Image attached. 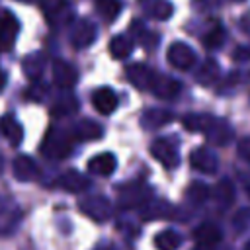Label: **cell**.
<instances>
[{"label": "cell", "instance_id": "1", "mask_svg": "<svg viewBox=\"0 0 250 250\" xmlns=\"http://www.w3.org/2000/svg\"><path fill=\"white\" fill-rule=\"evenodd\" d=\"M184 127L188 131H205L207 139L215 145H227L232 137V131L227 121H217L207 115H188L184 119Z\"/></svg>", "mask_w": 250, "mask_h": 250}, {"label": "cell", "instance_id": "2", "mask_svg": "<svg viewBox=\"0 0 250 250\" xmlns=\"http://www.w3.org/2000/svg\"><path fill=\"white\" fill-rule=\"evenodd\" d=\"M21 217L23 213L16 199L6 193H0V236L14 234L21 223Z\"/></svg>", "mask_w": 250, "mask_h": 250}, {"label": "cell", "instance_id": "3", "mask_svg": "<svg viewBox=\"0 0 250 250\" xmlns=\"http://www.w3.org/2000/svg\"><path fill=\"white\" fill-rule=\"evenodd\" d=\"M74 137L62 133V131H51L47 137H45V143L41 146L43 154L49 156V158H64L70 150H72V141Z\"/></svg>", "mask_w": 250, "mask_h": 250}, {"label": "cell", "instance_id": "4", "mask_svg": "<svg viewBox=\"0 0 250 250\" xmlns=\"http://www.w3.org/2000/svg\"><path fill=\"white\" fill-rule=\"evenodd\" d=\"M80 211L86 217H90L98 223H104L111 217V203L104 195H90L80 201Z\"/></svg>", "mask_w": 250, "mask_h": 250}, {"label": "cell", "instance_id": "5", "mask_svg": "<svg viewBox=\"0 0 250 250\" xmlns=\"http://www.w3.org/2000/svg\"><path fill=\"white\" fill-rule=\"evenodd\" d=\"M150 154L164 166V168H176L180 162L178 156V145L172 139H156L150 145Z\"/></svg>", "mask_w": 250, "mask_h": 250}, {"label": "cell", "instance_id": "6", "mask_svg": "<svg viewBox=\"0 0 250 250\" xmlns=\"http://www.w3.org/2000/svg\"><path fill=\"white\" fill-rule=\"evenodd\" d=\"M150 199V189L143 184H133V186H125L119 193V205L125 209H133V207H141Z\"/></svg>", "mask_w": 250, "mask_h": 250}, {"label": "cell", "instance_id": "7", "mask_svg": "<svg viewBox=\"0 0 250 250\" xmlns=\"http://www.w3.org/2000/svg\"><path fill=\"white\" fill-rule=\"evenodd\" d=\"M20 31L16 16L8 10H0V49H12Z\"/></svg>", "mask_w": 250, "mask_h": 250}, {"label": "cell", "instance_id": "8", "mask_svg": "<svg viewBox=\"0 0 250 250\" xmlns=\"http://www.w3.org/2000/svg\"><path fill=\"white\" fill-rule=\"evenodd\" d=\"M166 57H168L170 64L176 66L178 70H188V68H191L193 62H195V53H193L188 45H184V43H174V45H170Z\"/></svg>", "mask_w": 250, "mask_h": 250}, {"label": "cell", "instance_id": "9", "mask_svg": "<svg viewBox=\"0 0 250 250\" xmlns=\"http://www.w3.org/2000/svg\"><path fill=\"white\" fill-rule=\"evenodd\" d=\"M12 172H14V178L20 182H33L39 176V166L31 156L20 154L12 162Z\"/></svg>", "mask_w": 250, "mask_h": 250}, {"label": "cell", "instance_id": "10", "mask_svg": "<svg viewBox=\"0 0 250 250\" xmlns=\"http://www.w3.org/2000/svg\"><path fill=\"white\" fill-rule=\"evenodd\" d=\"M76 80H78V72L70 62H64V61H55L53 62V82L59 88L68 90L76 84Z\"/></svg>", "mask_w": 250, "mask_h": 250}, {"label": "cell", "instance_id": "11", "mask_svg": "<svg viewBox=\"0 0 250 250\" xmlns=\"http://www.w3.org/2000/svg\"><path fill=\"white\" fill-rule=\"evenodd\" d=\"M127 74H129V80L139 88V90H154V84H156V74L145 66V64H133L127 68Z\"/></svg>", "mask_w": 250, "mask_h": 250}, {"label": "cell", "instance_id": "12", "mask_svg": "<svg viewBox=\"0 0 250 250\" xmlns=\"http://www.w3.org/2000/svg\"><path fill=\"white\" fill-rule=\"evenodd\" d=\"M119 100L115 96V92L111 88H98L92 94V105L102 113V115H109L115 111Z\"/></svg>", "mask_w": 250, "mask_h": 250}, {"label": "cell", "instance_id": "13", "mask_svg": "<svg viewBox=\"0 0 250 250\" xmlns=\"http://www.w3.org/2000/svg\"><path fill=\"white\" fill-rule=\"evenodd\" d=\"M57 184H59V188H62V189H66L70 193H80V191H84V189L90 188V180L84 174L76 172V170H66L57 180Z\"/></svg>", "mask_w": 250, "mask_h": 250}, {"label": "cell", "instance_id": "14", "mask_svg": "<svg viewBox=\"0 0 250 250\" xmlns=\"http://www.w3.org/2000/svg\"><path fill=\"white\" fill-rule=\"evenodd\" d=\"M189 162H191V166L195 170L205 172V174H215L217 172V166H219L217 156L213 152H209L207 148H195L191 152V156H189Z\"/></svg>", "mask_w": 250, "mask_h": 250}, {"label": "cell", "instance_id": "15", "mask_svg": "<svg viewBox=\"0 0 250 250\" xmlns=\"http://www.w3.org/2000/svg\"><path fill=\"white\" fill-rule=\"evenodd\" d=\"M96 39V25L88 20H80L74 29H72V35H70V41L74 47H86L90 45L92 41Z\"/></svg>", "mask_w": 250, "mask_h": 250}, {"label": "cell", "instance_id": "16", "mask_svg": "<svg viewBox=\"0 0 250 250\" xmlns=\"http://www.w3.org/2000/svg\"><path fill=\"white\" fill-rule=\"evenodd\" d=\"M115 166H117V160L111 152H102L88 160V170L98 176H111L115 172Z\"/></svg>", "mask_w": 250, "mask_h": 250}, {"label": "cell", "instance_id": "17", "mask_svg": "<svg viewBox=\"0 0 250 250\" xmlns=\"http://www.w3.org/2000/svg\"><path fill=\"white\" fill-rule=\"evenodd\" d=\"M0 133L16 146V145H20L21 143V139H23V127L20 125V121L14 117V115H2L0 117Z\"/></svg>", "mask_w": 250, "mask_h": 250}, {"label": "cell", "instance_id": "18", "mask_svg": "<svg viewBox=\"0 0 250 250\" xmlns=\"http://www.w3.org/2000/svg\"><path fill=\"white\" fill-rule=\"evenodd\" d=\"M193 236H195V240H197L201 246H211V248H213V246L223 238V232H221V229H219L215 223H203V225H199V227L195 229Z\"/></svg>", "mask_w": 250, "mask_h": 250}, {"label": "cell", "instance_id": "19", "mask_svg": "<svg viewBox=\"0 0 250 250\" xmlns=\"http://www.w3.org/2000/svg\"><path fill=\"white\" fill-rule=\"evenodd\" d=\"M154 246L158 250H178L182 246V236L172 229H164L154 236Z\"/></svg>", "mask_w": 250, "mask_h": 250}, {"label": "cell", "instance_id": "20", "mask_svg": "<svg viewBox=\"0 0 250 250\" xmlns=\"http://www.w3.org/2000/svg\"><path fill=\"white\" fill-rule=\"evenodd\" d=\"M102 133H104V131H102V127H100L98 123H94V121H90V119H84V121H80V123L76 125L72 137L78 139V141H90V139L102 137Z\"/></svg>", "mask_w": 250, "mask_h": 250}, {"label": "cell", "instance_id": "21", "mask_svg": "<svg viewBox=\"0 0 250 250\" xmlns=\"http://www.w3.org/2000/svg\"><path fill=\"white\" fill-rule=\"evenodd\" d=\"M131 51H133V41L125 35H115L109 41V53L113 59H125L131 55Z\"/></svg>", "mask_w": 250, "mask_h": 250}, {"label": "cell", "instance_id": "22", "mask_svg": "<svg viewBox=\"0 0 250 250\" xmlns=\"http://www.w3.org/2000/svg\"><path fill=\"white\" fill-rule=\"evenodd\" d=\"M23 72L31 80H37L41 76V72H43V59H41V55L33 53L29 57H25V61H23Z\"/></svg>", "mask_w": 250, "mask_h": 250}, {"label": "cell", "instance_id": "23", "mask_svg": "<svg viewBox=\"0 0 250 250\" xmlns=\"http://www.w3.org/2000/svg\"><path fill=\"white\" fill-rule=\"evenodd\" d=\"M76 107H78V102H76L72 96H62L61 100H57V102L53 104V115L64 117V115H70Z\"/></svg>", "mask_w": 250, "mask_h": 250}, {"label": "cell", "instance_id": "24", "mask_svg": "<svg viewBox=\"0 0 250 250\" xmlns=\"http://www.w3.org/2000/svg\"><path fill=\"white\" fill-rule=\"evenodd\" d=\"M215 197L221 203V207H229L234 201V188H232V184L229 180H223L217 186V189H215Z\"/></svg>", "mask_w": 250, "mask_h": 250}, {"label": "cell", "instance_id": "25", "mask_svg": "<svg viewBox=\"0 0 250 250\" xmlns=\"http://www.w3.org/2000/svg\"><path fill=\"white\" fill-rule=\"evenodd\" d=\"M96 10L105 20H115V16L121 10V4H119V0H96Z\"/></svg>", "mask_w": 250, "mask_h": 250}, {"label": "cell", "instance_id": "26", "mask_svg": "<svg viewBox=\"0 0 250 250\" xmlns=\"http://www.w3.org/2000/svg\"><path fill=\"white\" fill-rule=\"evenodd\" d=\"M205 45L209 47V49H217V47H221L223 45V41H225V29H223V25H217V27H213L207 35H205Z\"/></svg>", "mask_w": 250, "mask_h": 250}, {"label": "cell", "instance_id": "27", "mask_svg": "<svg viewBox=\"0 0 250 250\" xmlns=\"http://www.w3.org/2000/svg\"><path fill=\"white\" fill-rule=\"evenodd\" d=\"M188 197H189L191 201H195V203H201V201H205V199L209 197V188H207L205 184L193 182V184L189 186V189H188Z\"/></svg>", "mask_w": 250, "mask_h": 250}, {"label": "cell", "instance_id": "28", "mask_svg": "<svg viewBox=\"0 0 250 250\" xmlns=\"http://www.w3.org/2000/svg\"><path fill=\"white\" fill-rule=\"evenodd\" d=\"M238 154H240L244 160H250V139H244V141L238 145Z\"/></svg>", "mask_w": 250, "mask_h": 250}, {"label": "cell", "instance_id": "29", "mask_svg": "<svg viewBox=\"0 0 250 250\" xmlns=\"http://www.w3.org/2000/svg\"><path fill=\"white\" fill-rule=\"evenodd\" d=\"M240 25H242V29H244V33H248V35H250V14L242 18V21H240Z\"/></svg>", "mask_w": 250, "mask_h": 250}, {"label": "cell", "instance_id": "30", "mask_svg": "<svg viewBox=\"0 0 250 250\" xmlns=\"http://www.w3.org/2000/svg\"><path fill=\"white\" fill-rule=\"evenodd\" d=\"M195 250H213V248H211V246H201V244H199V248H195Z\"/></svg>", "mask_w": 250, "mask_h": 250}, {"label": "cell", "instance_id": "31", "mask_svg": "<svg viewBox=\"0 0 250 250\" xmlns=\"http://www.w3.org/2000/svg\"><path fill=\"white\" fill-rule=\"evenodd\" d=\"M2 86H4V74H2V70H0V90H2Z\"/></svg>", "mask_w": 250, "mask_h": 250}, {"label": "cell", "instance_id": "32", "mask_svg": "<svg viewBox=\"0 0 250 250\" xmlns=\"http://www.w3.org/2000/svg\"><path fill=\"white\" fill-rule=\"evenodd\" d=\"M2 170H4V158L0 156V174H2Z\"/></svg>", "mask_w": 250, "mask_h": 250}, {"label": "cell", "instance_id": "33", "mask_svg": "<svg viewBox=\"0 0 250 250\" xmlns=\"http://www.w3.org/2000/svg\"><path fill=\"white\" fill-rule=\"evenodd\" d=\"M236 2H242V0H236Z\"/></svg>", "mask_w": 250, "mask_h": 250}]
</instances>
